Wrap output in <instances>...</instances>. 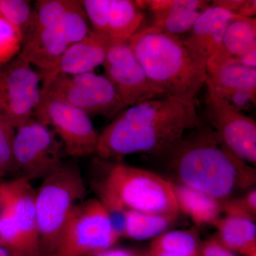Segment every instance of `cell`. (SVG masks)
<instances>
[{
	"instance_id": "obj_17",
	"label": "cell",
	"mask_w": 256,
	"mask_h": 256,
	"mask_svg": "<svg viewBox=\"0 0 256 256\" xmlns=\"http://www.w3.org/2000/svg\"><path fill=\"white\" fill-rule=\"evenodd\" d=\"M109 46L105 38L92 30L88 36L67 48L56 68L42 80L57 74L74 76L94 72L105 62Z\"/></svg>"
},
{
	"instance_id": "obj_14",
	"label": "cell",
	"mask_w": 256,
	"mask_h": 256,
	"mask_svg": "<svg viewBox=\"0 0 256 256\" xmlns=\"http://www.w3.org/2000/svg\"><path fill=\"white\" fill-rule=\"evenodd\" d=\"M70 45L60 22L42 30L26 31L20 56L32 66L38 68L43 79L56 68Z\"/></svg>"
},
{
	"instance_id": "obj_22",
	"label": "cell",
	"mask_w": 256,
	"mask_h": 256,
	"mask_svg": "<svg viewBox=\"0 0 256 256\" xmlns=\"http://www.w3.org/2000/svg\"><path fill=\"white\" fill-rule=\"evenodd\" d=\"M176 218L178 215L126 212L122 236L137 240L156 238L168 232Z\"/></svg>"
},
{
	"instance_id": "obj_1",
	"label": "cell",
	"mask_w": 256,
	"mask_h": 256,
	"mask_svg": "<svg viewBox=\"0 0 256 256\" xmlns=\"http://www.w3.org/2000/svg\"><path fill=\"white\" fill-rule=\"evenodd\" d=\"M202 124L196 101L168 96L130 106L99 134L96 156L108 160L136 153L168 152Z\"/></svg>"
},
{
	"instance_id": "obj_32",
	"label": "cell",
	"mask_w": 256,
	"mask_h": 256,
	"mask_svg": "<svg viewBox=\"0 0 256 256\" xmlns=\"http://www.w3.org/2000/svg\"><path fill=\"white\" fill-rule=\"evenodd\" d=\"M200 256H236L235 254L224 247L215 237L208 239L200 245Z\"/></svg>"
},
{
	"instance_id": "obj_29",
	"label": "cell",
	"mask_w": 256,
	"mask_h": 256,
	"mask_svg": "<svg viewBox=\"0 0 256 256\" xmlns=\"http://www.w3.org/2000/svg\"><path fill=\"white\" fill-rule=\"evenodd\" d=\"M16 129L0 114V176L14 171L13 144Z\"/></svg>"
},
{
	"instance_id": "obj_20",
	"label": "cell",
	"mask_w": 256,
	"mask_h": 256,
	"mask_svg": "<svg viewBox=\"0 0 256 256\" xmlns=\"http://www.w3.org/2000/svg\"><path fill=\"white\" fill-rule=\"evenodd\" d=\"M220 50L247 66L256 68V18H234L226 30Z\"/></svg>"
},
{
	"instance_id": "obj_19",
	"label": "cell",
	"mask_w": 256,
	"mask_h": 256,
	"mask_svg": "<svg viewBox=\"0 0 256 256\" xmlns=\"http://www.w3.org/2000/svg\"><path fill=\"white\" fill-rule=\"evenodd\" d=\"M215 238L233 252L244 256L256 252L255 220L240 216L226 214L214 224Z\"/></svg>"
},
{
	"instance_id": "obj_13",
	"label": "cell",
	"mask_w": 256,
	"mask_h": 256,
	"mask_svg": "<svg viewBox=\"0 0 256 256\" xmlns=\"http://www.w3.org/2000/svg\"><path fill=\"white\" fill-rule=\"evenodd\" d=\"M102 66L124 109L164 96L148 78L128 42L110 45Z\"/></svg>"
},
{
	"instance_id": "obj_26",
	"label": "cell",
	"mask_w": 256,
	"mask_h": 256,
	"mask_svg": "<svg viewBox=\"0 0 256 256\" xmlns=\"http://www.w3.org/2000/svg\"><path fill=\"white\" fill-rule=\"evenodd\" d=\"M60 23L70 45L82 41L92 31L89 28L82 1H75L73 6L64 15Z\"/></svg>"
},
{
	"instance_id": "obj_6",
	"label": "cell",
	"mask_w": 256,
	"mask_h": 256,
	"mask_svg": "<svg viewBox=\"0 0 256 256\" xmlns=\"http://www.w3.org/2000/svg\"><path fill=\"white\" fill-rule=\"evenodd\" d=\"M35 196L24 178L0 183V244L12 256H41Z\"/></svg>"
},
{
	"instance_id": "obj_8",
	"label": "cell",
	"mask_w": 256,
	"mask_h": 256,
	"mask_svg": "<svg viewBox=\"0 0 256 256\" xmlns=\"http://www.w3.org/2000/svg\"><path fill=\"white\" fill-rule=\"evenodd\" d=\"M42 94L64 101L88 116H117L124 109L112 82L106 76L94 72L57 74L43 80Z\"/></svg>"
},
{
	"instance_id": "obj_11",
	"label": "cell",
	"mask_w": 256,
	"mask_h": 256,
	"mask_svg": "<svg viewBox=\"0 0 256 256\" xmlns=\"http://www.w3.org/2000/svg\"><path fill=\"white\" fill-rule=\"evenodd\" d=\"M38 72L20 54L0 66V114L18 129L34 114L42 97Z\"/></svg>"
},
{
	"instance_id": "obj_27",
	"label": "cell",
	"mask_w": 256,
	"mask_h": 256,
	"mask_svg": "<svg viewBox=\"0 0 256 256\" xmlns=\"http://www.w3.org/2000/svg\"><path fill=\"white\" fill-rule=\"evenodd\" d=\"M22 32L0 16V66L18 56L22 46Z\"/></svg>"
},
{
	"instance_id": "obj_3",
	"label": "cell",
	"mask_w": 256,
	"mask_h": 256,
	"mask_svg": "<svg viewBox=\"0 0 256 256\" xmlns=\"http://www.w3.org/2000/svg\"><path fill=\"white\" fill-rule=\"evenodd\" d=\"M153 85L164 96L194 102L206 85V62L180 36L150 26L128 42Z\"/></svg>"
},
{
	"instance_id": "obj_39",
	"label": "cell",
	"mask_w": 256,
	"mask_h": 256,
	"mask_svg": "<svg viewBox=\"0 0 256 256\" xmlns=\"http://www.w3.org/2000/svg\"></svg>"
},
{
	"instance_id": "obj_7",
	"label": "cell",
	"mask_w": 256,
	"mask_h": 256,
	"mask_svg": "<svg viewBox=\"0 0 256 256\" xmlns=\"http://www.w3.org/2000/svg\"><path fill=\"white\" fill-rule=\"evenodd\" d=\"M120 237L102 202L89 198L74 206L50 256H92L111 248Z\"/></svg>"
},
{
	"instance_id": "obj_9",
	"label": "cell",
	"mask_w": 256,
	"mask_h": 256,
	"mask_svg": "<svg viewBox=\"0 0 256 256\" xmlns=\"http://www.w3.org/2000/svg\"><path fill=\"white\" fill-rule=\"evenodd\" d=\"M34 114L38 122L53 128L68 156L84 158L96 154L99 134L88 114L84 111L42 94Z\"/></svg>"
},
{
	"instance_id": "obj_18",
	"label": "cell",
	"mask_w": 256,
	"mask_h": 256,
	"mask_svg": "<svg viewBox=\"0 0 256 256\" xmlns=\"http://www.w3.org/2000/svg\"><path fill=\"white\" fill-rule=\"evenodd\" d=\"M144 14L130 0H109L104 37L111 44L126 43L140 30Z\"/></svg>"
},
{
	"instance_id": "obj_37",
	"label": "cell",
	"mask_w": 256,
	"mask_h": 256,
	"mask_svg": "<svg viewBox=\"0 0 256 256\" xmlns=\"http://www.w3.org/2000/svg\"><path fill=\"white\" fill-rule=\"evenodd\" d=\"M246 256H256V252H254V254H250V255Z\"/></svg>"
},
{
	"instance_id": "obj_5",
	"label": "cell",
	"mask_w": 256,
	"mask_h": 256,
	"mask_svg": "<svg viewBox=\"0 0 256 256\" xmlns=\"http://www.w3.org/2000/svg\"><path fill=\"white\" fill-rule=\"evenodd\" d=\"M86 192L76 164L63 162L43 178L35 196L41 256H50L54 252L70 212L84 201Z\"/></svg>"
},
{
	"instance_id": "obj_12",
	"label": "cell",
	"mask_w": 256,
	"mask_h": 256,
	"mask_svg": "<svg viewBox=\"0 0 256 256\" xmlns=\"http://www.w3.org/2000/svg\"><path fill=\"white\" fill-rule=\"evenodd\" d=\"M205 112L210 126L224 146L239 158L256 164V122L207 90Z\"/></svg>"
},
{
	"instance_id": "obj_23",
	"label": "cell",
	"mask_w": 256,
	"mask_h": 256,
	"mask_svg": "<svg viewBox=\"0 0 256 256\" xmlns=\"http://www.w3.org/2000/svg\"><path fill=\"white\" fill-rule=\"evenodd\" d=\"M200 245L196 234L191 230H170L154 238L150 249L185 256H200Z\"/></svg>"
},
{
	"instance_id": "obj_24",
	"label": "cell",
	"mask_w": 256,
	"mask_h": 256,
	"mask_svg": "<svg viewBox=\"0 0 256 256\" xmlns=\"http://www.w3.org/2000/svg\"><path fill=\"white\" fill-rule=\"evenodd\" d=\"M202 12L190 9H176L153 14L151 26L175 36L188 34Z\"/></svg>"
},
{
	"instance_id": "obj_2",
	"label": "cell",
	"mask_w": 256,
	"mask_h": 256,
	"mask_svg": "<svg viewBox=\"0 0 256 256\" xmlns=\"http://www.w3.org/2000/svg\"><path fill=\"white\" fill-rule=\"evenodd\" d=\"M168 152L178 182L204 192L220 203L242 195L255 186V168L229 150L210 124H200Z\"/></svg>"
},
{
	"instance_id": "obj_35",
	"label": "cell",
	"mask_w": 256,
	"mask_h": 256,
	"mask_svg": "<svg viewBox=\"0 0 256 256\" xmlns=\"http://www.w3.org/2000/svg\"><path fill=\"white\" fill-rule=\"evenodd\" d=\"M0 256H12L8 249L0 245Z\"/></svg>"
},
{
	"instance_id": "obj_31",
	"label": "cell",
	"mask_w": 256,
	"mask_h": 256,
	"mask_svg": "<svg viewBox=\"0 0 256 256\" xmlns=\"http://www.w3.org/2000/svg\"><path fill=\"white\" fill-rule=\"evenodd\" d=\"M222 212L226 214L240 216L255 220L256 216V190L252 188L242 196L222 203Z\"/></svg>"
},
{
	"instance_id": "obj_34",
	"label": "cell",
	"mask_w": 256,
	"mask_h": 256,
	"mask_svg": "<svg viewBox=\"0 0 256 256\" xmlns=\"http://www.w3.org/2000/svg\"><path fill=\"white\" fill-rule=\"evenodd\" d=\"M150 256H185L178 255V254H172V252H160V250H152L150 249L149 252Z\"/></svg>"
},
{
	"instance_id": "obj_28",
	"label": "cell",
	"mask_w": 256,
	"mask_h": 256,
	"mask_svg": "<svg viewBox=\"0 0 256 256\" xmlns=\"http://www.w3.org/2000/svg\"><path fill=\"white\" fill-rule=\"evenodd\" d=\"M32 12L30 4L24 0H0V16L21 30L23 35L31 22Z\"/></svg>"
},
{
	"instance_id": "obj_10",
	"label": "cell",
	"mask_w": 256,
	"mask_h": 256,
	"mask_svg": "<svg viewBox=\"0 0 256 256\" xmlns=\"http://www.w3.org/2000/svg\"><path fill=\"white\" fill-rule=\"evenodd\" d=\"M62 146L48 126L28 120L15 132L13 156L14 170L22 174L18 178L30 182L46 178L64 162Z\"/></svg>"
},
{
	"instance_id": "obj_4",
	"label": "cell",
	"mask_w": 256,
	"mask_h": 256,
	"mask_svg": "<svg viewBox=\"0 0 256 256\" xmlns=\"http://www.w3.org/2000/svg\"><path fill=\"white\" fill-rule=\"evenodd\" d=\"M98 200L110 214L126 212L178 215L172 182L122 162L107 166L97 184Z\"/></svg>"
},
{
	"instance_id": "obj_15",
	"label": "cell",
	"mask_w": 256,
	"mask_h": 256,
	"mask_svg": "<svg viewBox=\"0 0 256 256\" xmlns=\"http://www.w3.org/2000/svg\"><path fill=\"white\" fill-rule=\"evenodd\" d=\"M238 16L210 4L202 12L183 41L194 53L206 62L222 48L227 26Z\"/></svg>"
},
{
	"instance_id": "obj_33",
	"label": "cell",
	"mask_w": 256,
	"mask_h": 256,
	"mask_svg": "<svg viewBox=\"0 0 256 256\" xmlns=\"http://www.w3.org/2000/svg\"><path fill=\"white\" fill-rule=\"evenodd\" d=\"M136 252L122 248H109L92 256H136Z\"/></svg>"
},
{
	"instance_id": "obj_21",
	"label": "cell",
	"mask_w": 256,
	"mask_h": 256,
	"mask_svg": "<svg viewBox=\"0 0 256 256\" xmlns=\"http://www.w3.org/2000/svg\"><path fill=\"white\" fill-rule=\"evenodd\" d=\"M178 210L197 226L214 224L222 213V203L210 195L178 182H172Z\"/></svg>"
},
{
	"instance_id": "obj_30",
	"label": "cell",
	"mask_w": 256,
	"mask_h": 256,
	"mask_svg": "<svg viewBox=\"0 0 256 256\" xmlns=\"http://www.w3.org/2000/svg\"><path fill=\"white\" fill-rule=\"evenodd\" d=\"M136 3L141 10H150L153 14L182 8L202 12L210 4V2L204 0H146Z\"/></svg>"
},
{
	"instance_id": "obj_36",
	"label": "cell",
	"mask_w": 256,
	"mask_h": 256,
	"mask_svg": "<svg viewBox=\"0 0 256 256\" xmlns=\"http://www.w3.org/2000/svg\"><path fill=\"white\" fill-rule=\"evenodd\" d=\"M136 256H150L149 252L148 254H142V252H136Z\"/></svg>"
},
{
	"instance_id": "obj_38",
	"label": "cell",
	"mask_w": 256,
	"mask_h": 256,
	"mask_svg": "<svg viewBox=\"0 0 256 256\" xmlns=\"http://www.w3.org/2000/svg\"><path fill=\"white\" fill-rule=\"evenodd\" d=\"M0 245H1V244H0Z\"/></svg>"
},
{
	"instance_id": "obj_16",
	"label": "cell",
	"mask_w": 256,
	"mask_h": 256,
	"mask_svg": "<svg viewBox=\"0 0 256 256\" xmlns=\"http://www.w3.org/2000/svg\"><path fill=\"white\" fill-rule=\"evenodd\" d=\"M207 90L214 95L234 90L256 92V68L218 50L206 62Z\"/></svg>"
},
{
	"instance_id": "obj_25",
	"label": "cell",
	"mask_w": 256,
	"mask_h": 256,
	"mask_svg": "<svg viewBox=\"0 0 256 256\" xmlns=\"http://www.w3.org/2000/svg\"><path fill=\"white\" fill-rule=\"evenodd\" d=\"M75 0H41L32 12L28 30H42L60 24Z\"/></svg>"
}]
</instances>
